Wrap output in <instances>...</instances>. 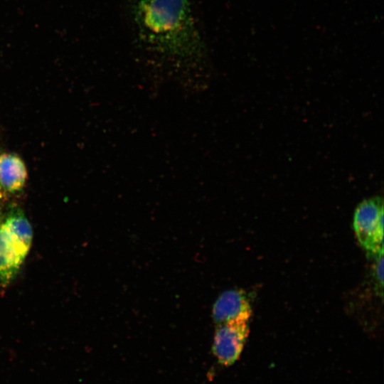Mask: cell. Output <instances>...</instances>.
Wrapping results in <instances>:
<instances>
[{
    "instance_id": "cell-1",
    "label": "cell",
    "mask_w": 384,
    "mask_h": 384,
    "mask_svg": "<svg viewBox=\"0 0 384 384\" xmlns=\"http://www.w3.org/2000/svg\"><path fill=\"white\" fill-rule=\"evenodd\" d=\"M127 14L136 57L150 78L188 93L207 89L209 52L191 0H128Z\"/></svg>"
},
{
    "instance_id": "cell-2",
    "label": "cell",
    "mask_w": 384,
    "mask_h": 384,
    "mask_svg": "<svg viewBox=\"0 0 384 384\" xmlns=\"http://www.w3.org/2000/svg\"><path fill=\"white\" fill-rule=\"evenodd\" d=\"M353 228L369 255L383 252V201L380 197L363 200L356 208Z\"/></svg>"
},
{
    "instance_id": "cell-3",
    "label": "cell",
    "mask_w": 384,
    "mask_h": 384,
    "mask_svg": "<svg viewBox=\"0 0 384 384\" xmlns=\"http://www.w3.org/2000/svg\"><path fill=\"white\" fill-rule=\"evenodd\" d=\"M249 321H232L217 325L212 351L218 363L233 365L240 358L249 334Z\"/></svg>"
},
{
    "instance_id": "cell-4",
    "label": "cell",
    "mask_w": 384,
    "mask_h": 384,
    "mask_svg": "<svg viewBox=\"0 0 384 384\" xmlns=\"http://www.w3.org/2000/svg\"><path fill=\"white\" fill-rule=\"evenodd\" d=\"M251 315L250 301L246 293L241 289L223 292L215 302L212 311L216 326L232 321H249Z\"/></svg>"
},
{
    "instance_id": "cell-5",
    "label": "cell",
    "mask_w": 384,
    "mask_h": 384,
    "mask_svg": "<svg viewBox=\"0 0 384 384\" xmlns=\"http://www.w3.org/2000/svg\"><path fill=\"white\" fill-rule=\"evenodd\" d=\"M27 179V168L19 156L14 153L0 154V186L8 194L21 191Z\"/></svg>"
},
{
    "instance_id": "cell-6",
    "label": "cell",
    "mask_w": 384,
    "mask_h": 384,
    "mask_svg": "<svg viewBox=\"0 0 384 384\" xmlns=\"http://www.w3.org/2000/svg\"><path fill=\"white\" fill-rule=\"evenodd\" d=\"M25 256L11 240L8 233L0 227V284L6 287L18 274Z\"/></svg>"
},
{
    "instance_id": "cell-7",
    "label": "cell",
    "mask_w": 384,
    "mask_h": 384,
    "mask_svg": "<svg viewBox=\"0 0 384 384\" xmlns=\"http://www.w3.org/2000/svg\"><path fill=\"white\" fill-rule=\"evenodd\" d=\"M1 225L21 252L27 256L32 243L33 230L23 213L19 209L11 210L4 217Z\"/></svg>"
},
{
    "instance_id": "cell-8",
    "label": "cell",
    "mask_w": 384,
    "mask_h": 384,
    "mask_svg": "<svg viewBox=\"0 0 384 384\" xmlns=\"http://www.w3.org/2000/svg\"><path fill=\"white\" fill-rule=\"evenodd\" d=\"M374 258L373 265V277L375 284L376 289L383 294V252L370 255Z\"/></svg>"
},
{
    "instance_id": "cell-9",
    "label": "cell",
    "mask_w": 384,
    "mask_h": 384,
    "mask_svg": "<svg viewBox=\"0 0 384 384\" xmlns=\"http://www.w3.org/2000/svg\"><path fill=\"white\" fill-rule=\"evenodd\" d=\"M8 199V193L0 186V206Z\"/></svg>"
},
{
    "instance_id": "cell-10",
    "label": "cell",
    "mask_w": 384,
    "mask_h": 384,
    "mask_svg": "<svg viewBox=\"0 0 384 384\" xmlns=\"http://www.w3.org/2000/svg\"><path fill=\"white\" fill-rule=\"evenodd\" d=\"M4 217V216H3V213H2L1 208H0V227H1V224H2V223H3Z\"/></svg>"
}]
</instances>
